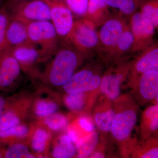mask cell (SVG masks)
I'll return each mask as SVG.
<instances>
[{
    "label": "cell",
    "instance_id": "obj_24",
    "mask_svg": "<svg viewBox=\"0 0 158 158\" xmlns=\"http://www.w3.org/2000/svg\"><path fill=\"white\" fill-rule=\"evenodd\" d=\"M141 13L156 28L158 26V0H144L141 4Z\"/></svg>",
    "mask_w": 158,
    "mask_h": 158
},
{
    "label": "cell",
    "instance_id": "obj_4",
    "mask_svg": "<svg viewBox=\"0 0 158 158\" xmlns=\"http://www.w3.org/2000/svg\"><path fill=\"white\" fill-rule=\"evenodd\" d=\"M69 41L78 50L86 53L99 44L96 26L85 19L74 21Z\"/></svg>",
    "mask_w": 158,
    "mask_h": 158
},
{
    "label": "cell",
    "instance_id": "obj_36",
    "mask_svg": "<svg viewBox=\"0 0 158 158\" xmlns=\"http://www.w3.org/2000/svg\"><path fill=\"white\" fill-rule=\"evenodd\" d=\"M59 144H73L68 134L62 135L59 137Z\"/></svg>",
    "mask_w": 158,
    "mask_h": 158
},
{
    "label": "cell",
    "instance_id": "obj_29",
    "mask_svg": "<svg viewBox=\"0 0 158 158\" xmlns=\"http://www.w3.org/2000/svg\"><path fill=\"white\" fill-rule=\"evenodd\" d=\"M108 6L118 9L125 15L132 14L136 9L135 0H104Z\"/></svg>",
    "mask_w": 158,
    "mask_h": 158
},
{
    "label": "cell",
    "instance_id": "obj_38",
    "mask_svg": "<svg viewBox=\"0 0 158 158\" xmlns=\"http://www.w3.org/2000/svg\"><path fill=\"white\" fill-rule=\"evenodd\" d=\"M90 158H102L105 157L104 155L102 153L100 152H93L90 156Z\"/></svg>",
    "mask_w": 158,
    "mask_h": 158
},
{
    "label": "cell",
    "instance_id": "obj_25",
    "mask_svg": "<svg viewBox=\"0 0 158 158\" xmlns=\"http://www.w3.org/2000/svg\"><path fill=\"white\" fill-rule=\"evenodd\" d=\"M44 123L51 131L58 132L65 129L68 124L67 117L60 113H54L44 118Z\"/></svg>",
    "mask_w": 158,
    "mask_h": 158
},
{
    "label": "cell",
    "instance_id": "obj_6",
    "mask_svg": "<svg viewBox=\"0 0 158 158\" xmlns=\"http://www.w3.org/2000/svg\"><path fill=\"white\" fill-rule=\"evenodd\" d=\"M50 9L51 22L59 38L69 41L74 20L72 11L62 0H43Z\"/></svg>",
    "mask_w": 158,
    "mask_h": 158
},
{
    "label": "cell",
    "instance_id": "obj_14",
    "mask_svg": "<svg viewBox=\"0 0 158 158\" xmlns=\"http://www.w3.org/2000/svg\"><path fill=\"white\" fill-rule=\"evenodd\" d=\"M138 85L139 94L143 99H154L158 93V71H149L141 74Z\"/></svg>",
    "mask_w": 158,
    "mask_h": 158
},
{
    "label": "cell",
    "instance_id": "obj_3",
    "mask_svg": "<svg viewBox=\"0 0 158 158\" xmlns=\"http://www.w3.org/2000/svg\"><path fill=\"white\" fill-rule=\"evenodd\" d=\"M6 5L11 17L25 22L50 21L49 6L43 0H10Z\"/></svg>",
    "mask_w": 158,
    "mask_h": 158
},
{
    "label": "cell",
    "instance_id": "obj_37",
    "mask_svg": "<svg viewBox=\"0 0 158 158\" xmlns=\"http://www.w3.org/2000/svg\"><path fill=\"white\" fill-rule=\"evenodd\" d=\"M72 141L73 143H76L77 141V136L76 133L73 131V130H70L67 133Z\"/></svg>",
    "mask_w": 158,
    "mask_h": 158
},
{
    "label": "cell",
    "instance_id": "obj_5",
    "mask_svg": "<svg viewBox=\"0 0 158 158\" xmlns=\"http://www.w3.org/2000/svg\"><path fill=\"white\" fill-rule=\"evenodd\" d=\"M19 62L7 48L0 53V92H10L15 90L21 76Z\"/></svg>",
    "mask_w": 158,
    "mask_h": 158
},
{
    "label": "cell",
    "instance_id": "obj_9",
    "mask_svg": "<svg viewBox=\"0 0 158 158\" xmlns=\"http://www.w3.org/2000/svg\"><path fill=\"white\" fill-rule=\"evenodd\" d=\"M101 81V78L96 72L83 69L74 74L62 87L66 94L86 93L98 88Z\"/></svg>",
    "mask_w": 158,
    "mask_h": 158
},
{
    "label": "cell",
    "instance_id": "obj_22",
    "mask_svg": "<svg viewBox=\"0 0 158 158\" xmlns=\"http://www.w3.org/2000/svg\"><path fill=\"white\" fill-rule=\"evenodd\" d=\"M134 42L135 39L129 27H127L114 47L110 51V55L118 56L125 53L131 49Z\"/></svg>",
    "mask_w": 158,
    "mask_h": 158
},
{
    "label": "cell",
    "instance_id": "obj_1",
    "mask_svg": "<svg viewBox=\"0 0 158 158\" xmlns=\"http://www.w3.org/2000/svg\"><path fill=\"white\" fill-rule=\"evenodd\" d=\"M84 53L74 47L58 49L40 80L49 87H62L76 72L83 62Z\"/></svg>",
    "mask_w": 158,
    "mask_h": 158
},
{
    "label": "cell",
    "instance_id": "obj_18",
    "mask_svg": "<svg viewBox=\"0 0 158 158\" xmlns=\"http://www.w3.org/2000/svg\"><path fill=\"white\" fill-rule=\"evenodd\" d=\"M58 102L51 97H39L33 99L31 111L37 118H44L59 110Z\"/></svg>",
    "mask_w": 158,
    "mask_h": 158
},
{
    "label": "cell",
    "instance_id": "obj_16",
    "mask_svg": "<svg viewBox=\"0 0 158 158\" xmlns=\"http://www.w3.org/2000/svg\"><path fill=\"white\" fill-rule=\"evenodd\" d=\"M134 70L138 74L152 70H158V48L153 44L144 49L136 60Z\"/></svg>",
    "mask_w": 158,
    "mask_h": 158
},
{
    "label": "cell",
    "instance_id": "obj_17",
    "mask_svg": "<svg viewBox=\"0 0 158 158\" xmlns=\"http://www.w3.org/2000/svg\"><path fill=\"white\" fill-rule=\"evenodd\" d=\"M108 6L104 0H89L85 19L95 26L102 24L109 18Z\"/></svg>",
    "mask_w": 158,
    "mask_h": 158
},
{
    "label": "cell",
    "instance_id": "obj_27",
    "mask_svg": "<svg viewBox=\"0 0 158 158\" xmlns=\"http://www.w3.org/2000/svg\"><path fill=\"white\" fill-rule=\"evenodd\" d=\"M86 98L85 93L67 94L64 98V103L69 110L79 112L85 108Z\"/></svg>",
    "mask_w": 158,
    "mask_h": 158
},
{
    "label": "cell",
    "instance_id": "obj_26",
    "mask_svg": "<svg viewBox=\"0 0 158 158\" xmlns=\"http://www.w3.org/2000/svg\"><path fill=\"white\" fill-rule=\"evenodd\" d=\"M115 112V110L110 109L103 112L97 113L94 115V120L98 128L104 132L111 131Z\"/></svg>",
    "mask_w": 158,
    "mask_h": 158
},
{
    "label": "cell",
    "instance_id": "obj_39",
    "mask_svg": "<svg viewBox=\"0 0 158 158\" xmlns=\"http://www.w3.org/2000/svg\"><path fill=\"white\" fill-rule=\"evenodd\" d=\"M0 158H3V153L2 149H0Z\"/></svg>",
    "mask_w": 158,
    "mask_h": 158
},
{
    "label": "cell",
    "instance_id": "obj_23",
    "mask_svg": "<svg viewBox=\"0 0 158 158\" xmlns=\"http://www.w3.org/2000/svg\"><path fill=\"white\" fill-rule=\"evenodd\" d=\"M3 158H32L35 156L30 151L28 146L25 144L15 142L9 144L6 150L2 149Z\"/></svg>",
    "mask_w": 158,
    "mask_h": 158
},
{
    "label": "cell",
    "instance_id": "obj_10",
    "mask_svg": "<svg viewBox=\"0 0 158 158\" xmlns=\"http://www.w3.org/2000/svg\"><path fill=\"white\" fill-rule=\"evenodd\" d=\"M130 29L135 39L133 49L141 50L148 47L156 28L141 12H136L130 20Z\"/></svg>",
    "mask_w": 158,
    "mask_h": 158
},
{
    "label": "cell",
    "instance_id": "obj_19",
    "mask_svg": "<svg viewBox=\"0 0 158 158\" xmlns=\"http://www.w3.org/2000/svg\"><path fill=\"white\" fill-rule=\"evenodd\" d=\"M33 131L29 125L23 123L6 131H0V143L9 145L14 143V141L27 138L31 135Z\"/></svg>",
    "mask_w": 158,
    "mask_h": 158
},
{
    "label": "cell",
    "instance_id": "obj_13",
    "mask_svg": "<svg viewBox=\"0 0 158 158\" xmlns=\"http://www.w3.org/2000/svg\"><path fill=\"white\" fill-rule=\"evenodd\" d=\"M27 23L11 16L6 32L7 49L32 44L29 39Z\"/></svg>",
    "mask_w": 158,
    "mask_h": 158
},
{
    "label": "cell",
    "instance_id": "obj_2",
    "mask_svg": "<svg viewBox=\"0 0 158 158\" xmlns=\"http://www.w3.org/2000/svg\"><path fill=\"white\" fill-rule=\"evenodd\" d=\"M27 31L30 42L40 47L43 62L48 60L58 49L59 37L53 25L50 21L31 22Z\"/></svg>",
    "mask_w": 158,
    "mask_h": 158
},
{
    "label": "cell",
    "instance_id": "obj_35",
    "mask_svg": "<svg viewBox=\"0 0 158 158\" xmlns=\"http://www.w3.org/2000/svg\"><path fill=\"white\" fill-rule=\"evenodd\" d=\"M158 149L157 147L148 150L141 156L142 158H156L158 157Z\"/></svg>",
    "mask_w": 158,
    "mask_h": 158
},
{
    "label": "cell",
    "instance_id": "obj_30",
    "mask_svg": "<svg viewBox=\"0 0 158 158\" xmlns=\"http://www.w3.org/2000/svg\"><path fill=\"white\" fill-rule=\"evenodd\" d=\"M158 106L155 105L148 108L144 112V121L152 132L155 131L158 128Z\"/></svg>",
    "mask_w": 158,
    "mask_h": 158
},
{
    "label": "cell",
    "instance_id": "obj_15",
    "mask_svg": "<svg viewBox=\"0 0 158 158\" xmlns=\"http://www.w3.org/2000/svg\"><path fill=\"white\" fill-rule=\"evenodd\" d=\"M123 76V73L110 71L101 78L100 88L108 98L114 100L119 97Z\"/></svg>",
    "mask_w": 158,
    "mask_h": 158
},
{
    "label": "cell",
    "instance_id": "obj_33",
    "mask_svg": "<svg viewBox=\"0 0 158 158\" xmlns=\"http://www.w3.org/2000/svg\"><path fill=\"white\" fill-rule=\"evenodd\" d=\"M10 97L0 94V117L7 111L10 103Z\"/></svg>",
    "mask_w": 158,
    "mask_h": 158
},
{
    "label": "cell",
    "instance_id": "obj_31",
    "mask_svg": "<svg viewBox=\"0 0 158 158\" xmlns=\"http://www.w3.org/2000/svg\"><path fill=\"white\" fill-rule=\"evenodd\" d=\"M64 2L73 14L79 16L86 15L89 0H65Z\"/></svg>",
    "mask_w": 158,
    "mask_h": 158
},
{
    "label": "cell",
    "instance_id": "obj_21",
    "mask_svg": "<svg viewBox=\"0 0 158 158\" xmlns=\"http://www.w3.org/2000/svg\"><path fill=\"white\" fill-rule=\"evenodd\" d=\"M98 133L92 132L77 141L76 149L78 158H87L90 156L96 148L98 143Z\"/></svg>",
    "mask_w": 158,
    "mask_h": 158
},
{
    "label": "cell",
    "instance_id": "obj_20",
    "mask_svg": "<svg viewBox=\"0 0 158 158\" xmlns=\"http://www.w3.org/2000/svg\"><path fill=\"white\" fill-rule=\"evenodd\" d=\"M31 146L33 151L38 155L42 154L47 147L50 135L47 128L39 127L33 130L31 135Z\"/></svg>",
    "mask_w": 158,
    "mask_h": 158
},
{
    "label": "cell",
    "instance_id": "obj_7",
    "mask_svg": "<svg viewBox=\"0 0 158 158\" xmlns=\"http://www.w3.org/2000/svg\"><path fill=\"white\" fill-rule=\"evenodd\" d=\"M10 49L19 63L22 71L31 78L39 79L41 73L37 68V64L43 62L40 49L33 44H27Z\"/></svg>",
    "mask_w": 158,
    "mask_h": 158
},
{
    "label": "cell",
    "instance_id": "obj_32",
    "mask_svg": "<svg viewBox=\"0 0 158 158\" xmlns=\"http://www.w3.org/2000/svg\"><path fill=\"white\" fill-rule=\"evenodd\" d=\"M76 152V149L73 144H59L54 147L52 155L54 158H68L73 157Z\"/></svg>",
    "mask_w": 158,
    "mask_h": 158
},
{
    "label": "cell",
    "instance_id": "obj_8",
    "mask_svg": "<svg viewBox=\"0 0 158 158\" xmlns=\"http://www.w3.org/2000/svg\"><path fill=\"white\" fill-rule=\"evenodd\" d=\"M33 101L30 96L16 99L11 97L8 110L0 117V131L23 123L31 111Z\"/></svg>",
    "mask_w": 158,
    "mask_h": 158
},
{
    "label": "cell",
    "instance_id": "obj_11",
    "mask_svg": "<svg viewBox=\"0 0 158 158\" xmlns=\"http://www.w3.org/2000/svg\"><path fill=\"white\" fill-rule=\"evenodd\" d=\"M137 121V113L132 108H125L118 112H115L111 128L113 137L119 141L126 140L131 135Z\"/></svg>",
    "mask_w": 158,
    "mask_h": 158
},
{
    "label": "cell",
    "instance_id": "obj_34",
    "mask_svg": "<svg viewBox=\"0 0 158 158\" xmlns=\"http://www.w3.org/2000/svg\"><path fill=\"white\" fill-rule=\"evenodd\" d=\"M78 123L82 128L88 132H92L94 131L93 125L86 117H82L79 118Z\"/></svg>",
    "mask_w": 158,
    "mask_h": 158
},
{
    "label": "cell",
    "instance_id": "obj_12",
    "mask_svg": "<svg viewBox=\"0 0 158 158\" xmlns=\"http://www.w3.org/2000/svg\"><path fill=\"white\" fill-rule=\"evenodd\" d=\"M127 27L121 19L109 18L102 24L98 33L99 43L104 48L110 52L114 47Z\"/></svg>",
    "mask_w": 158,
    "mask_h": 158
},
{
    "label": "cell",
    "instance_id": "obj_28",
    "mask_svg": "<svg viewBox=\"0 0 158 158\" xmlns=\"http://www.w3.org/2000/svg\"><path fill=\"white\" fill-rule=\"evenodd\" d=\"M10 16L7 5L0 8V53L7 49L6 35Z\"/></svg>",
    "mask_w": 158,
    "mask_h": 158
},
{
    "label": "cell",
    "instance_id": "obj_40",
    "mask_svg": "<svg viewBox=\"0 0 158 158\" xmlns=\"http://www.w3.org/2000/svg\"><path fill=\"white\" fill-rule=\"evenodd\" d=\"M12 1H27V0H12Z\"/></svg>",
    "mask_w": 158,
    "mask_h": 158
}]
</instances>
